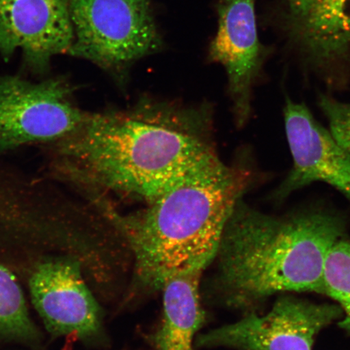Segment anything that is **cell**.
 <instances>
[{
  "label": "cell",
  "instance_id": "1",
  "mask_svg": "<svg viewBox=\"0 0 350 350\" xmlns=\"http://www.w3.org/2000/svg\"><path fill=\"white\" fill-rule=\"evenodd\" d=\"M60 172L89 193L112 192L150 204L220 159L208 105L143 98L126 109L86 113L55 142Z\"/></svg>",
  "mask_w": 350,
  "mask_h": 350
},
{
  "label": "cell",
  "instance_id": "2",
  "mask_svg": "<svg viewBox=\"0 0 350 350\" xmlns=\"http://www.w3.org/2000/svg\"><path fill=\"white\" fill-rule=\"evenodd\" d=\"M256 176L247 161L227 165L218 159L137 213L122 216L105 204V213L133 253L138 286L161 290L175 274L206 269L215 260L236 205Z\"/></svg>",
  "mask_w": 350,
  "mask_h": 350
},
{
  "label": "cell",
  "instance_id": "3",
  "mask_svg": "<svg viewBox=\"0 0 350 350\" xmlns=\"http://www.w3.org/2000/svg\"><path fill=\"white\" fill-rule=\"evenodd\" d=\"M345 230L344 219L325 208L273 216L240 200L215 258L216 292L223 303L237 309L282 293L323 294L326 256Z\"/></svg>",
  "mask_w": 350,
  "mask_h": 350
},
{
  "label": "cell",
  "instance_id": "4",
  "mask_svg": "<svg viewBox=\"0 0 350 350\" xmlns=\"http://www.w3.org/2000/svg\"><path fill=\"white\" fill-rule=\"evenodd\" d=\"M74 40L68 53L124 84L138 61L163 51L154 0H70Z\"/></svg>",
  "mask_w": 350,
  "mask_h": 350
},
{
  "label": "cell",
  "instance_id": "5",
  "mask_svg": "<svg viewBox=\"0 0 350 350\" xmlns=\"http://www.w3.org/2000/svg\"><path fill=\"white\" fill-rule=\"evenodd\" d=\"M65 78L39 83L0 76V152L56 142L75 130L86 112L74 102Z\"/></svg>",
  "mask_w": 350,
  "mask_h": 350
},
{
  "label": "cell",
  "instance_id": "6",
  "mask_svg": "<svg viewBox=\"0 0 350 350\" xmlns=\"http://www.w3.org/2000/svg\"><path fill=\"white\" fill-rule=\"evenodd\" d=\"M282 25L306 67L327 89L350 84V0H284Z\"/></svg>",
  "mask_w": 350,
  "mask_h": 350
},
{
  "label": "cell",
  "instance_id": "7",
  "mask_svg": "<svg viewBox=\"0 0 350 350\" xmlns=\"http://www.w3.org/2000/svg\"><path fill=\"white\" fill-rule=\"evenodd\" d=\"M341 317L338 305L283 296L265 316L249 313L237 322L200 335L196 345L238 350H312L319 332Z\"/></svg>",
  "mask_w": 350,
  "mask_h": 350
},
{
  "label": "cell",
  "instance_id": "8",
  "mask_svg": "<svg viewBox=\"0 0 350 350\" xmlns=\"http://www.w3.org/2000/svg\"><path fill=\"white\" fill-rule=\"evenodd\" d=\"M256 0H218L217 29L209 44L208 60L221 64L228 79L235 124L250 119L253 90L259 81L269 51L258 33Z\"/></svg>",
  "mask_w": 350,
  "mask_h": 350
},
{
  "label": "cell",
  "instance_id": "9",
  "mask_svg": "<svg viewBox=\"0 0 350 350\" xmlns=\"http://www.w3.org/2000/svg\"><path fill=\"white\" fill-rule=\"evenodd\" d=\"M284 130L292 168L273 192L278 202L314 183H327L350 201V153L319 124L304 103L286 97Z\"/></svg>",
  "mask_w": 350,
  "mask_h": 350
},
{
  "label": "cell",
  "instance_id": "10",
  "mask_svg": "<svg viewBox=\"0 0 350 350\" xmlns=\"http://www.w3.org/2000/svg\"><path fill=\"white\" fill-rule=\"evenodd\" d=\"M29 286L34 308L54 338H98L102 316L77 260L55 257L39 262L30 275Z\"/></svg>",
  "mask_w": 350,
  "mask_h": 350
},
{
  "label": "cell",
  "instance_id": "11",
  "mask_svg": "<svg viewBox=\"0 0 350 350\" xmlns=\"http://www.w3.org/2000/svg\"><path fill=\"white\" fill-rule=\"evenodd\" d=\"M74 40L70 0H0V55L21 49L33 72L44 74Z\"/></svg>",
  "mask_w": 350,
  "mask_h": 350
},
{
  "label": "cell",
  "instance_id": "12",
  "mask_svg": "<svg viewBox=\"0 0 350 350\" xmlns=\"http://www.w3.org/2000/svg\"><path fill=\"white\" fill-rule=\"evenodd\" d=\"M203 272L185 271L164 283L163 321L152 336L156 350H195V338L205 319L200 295Z\"/></svg>",
  "mask_w": 350,
  "mask_h": 350
},
{
  "label": "cell",
  "instance_id": "13",
  "mask_svg": "<svg viewBox=\"0 0 350 350\" xmlns=\"http://www.w3.org/2000/svg\"><path fill=\"white\" fill-rule=\"evenodd\" d=\"M39 338L19 282L10 270L0 265V338L33 344Z\"/></svg>",
  "mask_w": 350,
  "mask_h": 350
},
{
  "label": "cell",
  "instance_id": "14",
  "mask_svg": "<svg viewBox=\"0 0 350 350\" xmlns=\"http://www.w3.org/2000/svg\"><path fill=\"white\" fill-rule=\"evenodd\" d=\"M323 294L342 310L338 325L350 334V239H340L328 252L323 265Z\"/></svg>",
  "mask_w": 350,
  "mask_h": 350
},
{
  "label": "cell",
  "instance_id": "15",
  "mask_svg": "<svg viewBox=\"0 0 350 350\" xmlns=\"http://www.w3.org/2000/svg\"><path fill=\"white\" fill-rule=\"evenodd\" d=\"M318 107L326 118L331 134L350 153V103L319 94Z\"/></svg>",
  "mask_w": 350,
  "mask_h": 350
}]
</instances>
